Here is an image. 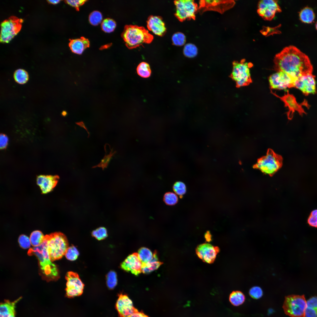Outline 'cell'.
Returning a JSON list of instances; mask_svg holds the SVG:
<instances>
[{"label":"cell","mask_w":317,"mask_h":317,"mask_svg":"<svg viewBox=\"0 0 317 317\" xmlns=\"http://www.w3.org/2000/svg\"><path fill=\"white\" fill-rule=\"evenodd\" d=\"M274 63L275 71L287 73L296 79L303 75L312 73L313 71L308 56L292 45L285 47L276 54Z\"/></svg>","instance_id":"1"},{"label":"cell","mask_w":317,"mask_h":317,"mask_svg":"<svg viewBox=\"0 0 317 317\" xmlns=\"http://www.w3.org/2000/svg\"><path fill=\"white\" fill-rule=\"evenodd\" d=\"M28 254H34L37 257L41 272L47 280H54L58 278L59 271L56 266L52 262L50 258L45 236L43 243L38 246L31 248Z\"/></svg>","instance_id":"2"},{"label":"cell","mask_w":317,"mask_h":317,"mask_svg":"<svg viewBox=\"0 0 317 317\" xmlns=\"http://www.w3.org/2000/svg\"><path fill=\"white\" fill-rule=\"evenodd\" d=\"M122 36L126 45L130 49L144 43H150L154 38L153 36L144 27L132 25L125 26Z\"/></svg>","instance_id":"3"},{"label":"cell","mask_w":317,"mask_h":317,"mask_svg":"<svg viewBox=\"0 0 317 317\" xmlns=\"http://www.w3.org/2000/svg\"><path fill=\"white\" fill-rule=\"evenodd\" d=\"M283 160L281 156L269 148L266 155L258 159L253 167L259 169L265 174L272 176L281 167Z\"/></svg>","instance_id":"4"},{"label":"cell","mask_w":317,"mask_h":317,"mask_svg":"<svg viewBox=\"0 0 317 317\" xmlns=\"http://www.w3.org/2000/svg\"><path fill=\"white\" fill-rule=\"evenodd\" d=\"M45 237L47 240L48 250L51 260L59 259L65 255L68 247L67 239L60 232H55Z\"/></svg>","instance_id":"5"},{"label":"cell","mask_w":317,"mask_h":317,"mask_svg":"<svg viewBox=\"0 0 317 317\" xmlns=\"http://www.w3.org/2000/svg\"><path fill=\"white\" fill-rule=\"evenodd\" d=\"M307 301L304 295L285 297L282 306L285 313L291 317H305Z\"/></svg>","instance_id":"6"},{"label":"cell","mask_w":317,"mask_h":317,"mask_svg":"<svg viewBox=\"0 0 317 317\" xmlns=\"http://www.w3.org/2000/svg\"><path fill=\"white\" fill-rule=\"evenodd\" d=\"M233 65L231 76L235 81L237 87L248 86L252 82L250 72V68L253 66L252 63H247L245 59H242L239 62H234Z\"/></svg>","instance_id":"7"},{"label":"cell","mask_w":317,"mask_h":317,"mask_svg":"<svg viewBox=\"0 0 317 317\" xmlns=\"http://www.w3.org/2000/svg\"><path fill=\"white\" fill-rule=\"evenodd\" d=\"M23 20L11 16L1 23L0 42L8 43L20 31Z\"/></svg>","instance_id":"8"},{"label":"cell","mask_w":317,"mask_h":317,"mask_svg":"<svg viewBox=\"0 0 317 317\" xmlns=\"http://www.w3.org/2000/svg\"><path fill=\"white\" fill-rule=\"evenodd\" d=\"M271 93L278 98H279L284 104L285 107H287L289 110L286 112L287 118L289 120H291L294 116V113L295 111L297 112L299 115L302 116L303 114H306L302 107L303 106H305L307 108H309L310 105L308 103L307 101L304 100L301 104L298 103L295 97L292 94H289V91L287 90V93L284 95L280 97L277 95L275 93L273 92L270 89Z\"/></svg>","instance_id":"9"},{"label":"cell","mask_w":317,"mask_h":317,"mask_svg":"<svg viewBox=\"0 0 317 317\" xmlns=\"http://www.w3.org/2000/svg\"><path fill=\"white\" fill-rule=\"evenodd\" d=\"M174 3L176 8L175 15L180 21L194 18L197 6L193 1L176 0Z\"/></svg>","instance_id":"10"},{"label":"cell","mask_w":317,"mask_h":317,"mask_svg":"<svg viewBox=\"0 0 317 317\" xmlns=\"http://www.w3.org/2000/svg\"><path fill=\"white\" fill-rule=\"evenodd\" d=\"M268 79L271 89L284 90L286 91L287 88L294 87L296 80L287 73L281 71L271 75Z\"/></svg>","instance_id":"11"},{"label":"cell","mask_w":317,"mask_h":317,"mask_svg":"<svg viewBox=\"0 0 317 317\" xmlns=\"http://www.w3.org/2000/svg\"><path fill=\"white\" fill-rule=\"evenodd\" d=\"M67 282L66 288V295L73 297L81 295L83 291L84 284L78 274L72 272L67 273L66 276Z\"/></svg>","instance_id":"12"},{"label":"cell","mask_w":317,"mask_h":317,"mask_svg":"<svg viewBox=\"0 0 317 317\" xmlns=\"http://www.w3.org/2000/svg\"><path fill=\"white\" fill-rule=\"evenodd\" d=\"M281 11L276 0H262L258 3L257 12L265 20H272L276 13Z\"/></svg>","instance_id":"13"},{"label":"cell","mask_w":317,"mask_h":317,"mask_svg":"<svg viewBox=\"0 0 317 317\" xmlns=\"http://www.w3.org/2000/svg\"><path fill=\"white\" fill-rule=\"evenodd\" d=\"M315 76L312 73L303 75L295 81L294 87L299 89L305 96L316 93Z\"/></svg>","instance_id":"14"},{"label":"cell","mask_w":317,"mask_h":317,"mask_svg":"<svg viewBox=\"0 0 317 317\" xmlns=\"http://www.w3.org/2000/svg\"><path fill=\"white\" fill-rule=\"evenodd\" d=\"M195 251L198 257L203 261L211 264L215 261L220 249L218 247L205 243L199 245Z\"/></svg>","instance_id":"15"},{"label":"cell","mask_w":317,"mask_h":317,"mask_svg":"<svg viewBox=\"0 0 317 317\" xmlns=\"http://www.w3.org/2000/svg\"><path fill=\"white\" fill-rule=\"evenodd\" d=\"M116 307L120 317H129L137 309L128 296L123 294L119 296Z\"/></svg>","instance_id":"16"},{"label":"cell","mask_w":317,"mask_h":317,"mask_svg":"<svg viewBox=\"0 0 317 317\" xmlns=\"http://www.w3.org/2000/svg\"><path fill=\"white\" fill-rule=\"evenodd\" d=\"M142 263L137 253L129 255L121 264V268L137 276L142 272Z\"/></svg>","instance_id":"17"},{"label":"cell","mask_w":317,"mask_h":317,"mask_svg":"<svg viewBox=\"0 0 317 317\" xmlns=\"http://www.w3.org/2000/svg\"><path fill=\"white\" fill-rule=\"evenodd\" d=\"M58 176L41 175L36 179L37 185L42 193L46 194L51 192L56 186L59 179Z\"/></svg>","instance_id":"18"},{"label":"cell","mask_w":317,"mask_h":317,"mask_svg":"<svg viewBox=\"0 0 317 317\" xmlns=\"http://www.w3.org/2000/svg\"><path fill=\"white\" fill-rule=\"evenodd\" d=\"M148 29L154 34L160 36L163 35L166 31L165 24L161 17L151 15L147 21Z\"/></svg>","instance_id":"19"},{"label":"cell","mask_w":317,"mask_h":317,"mask_svg":"<svg viewBox=\"0 0 317 317\" xmlns=\"http://www.w3.org/2000/svg\"><path fill=\"white\" fill-rule=\"evenodd\" d=\"M20 297L13 302L5 300L1 303L0 306V317H15L16 305L21 299Z\"/></svg>","instance_id":"20"},{"label":"cell","mask_w":317,"mask_h":317,"mask_svg":"<svg viewBox=\"0 0 317 317\" xmlns=\"http://www.w3.org/2000/svg\"><path fill=\"white\" fill-rule=\"evenodd\" d=\"M90 42L87 39L81 37L80 38L71 40L69 43V46L73 53L81 54L84 50L89 47Z\"/></svg>","instance_id":"21"},{"label":"cell","mask_w":317,"mask_h":317,"mask_svg":"<svg viewBox=\"0 0 317 317\" xmlns=\"http://www.w3.org/2000/svg\"><path fill=\"white\" fill-rule=\"evenodd\" d=\"M162 264L158 260L157 252L155 251L151 260L146 263H142V272L144 274L149 273L157 269Z\"/></svg>","instance_id":"22"},{"label":"cell","mask_w":317,"mask_h":317,"mask_svg":"<svg viewBox=\"0 0 317 317\" xmlns=\"http://www.w3.org/2000/svg\"><path fill=\"white\" fill-rule=\"evenodd\" d=\"M305 317H317V296H314L307 301Z\"/></svg>","instance_id":"23"},{"label":"cell","mask_w":317,"mask_h":317,"mask_svg":"<svg viewBox=\"0 0 317 317\" xmlns=\"http://www.w3.org/2000/svg\"><path fill=\"white\" fill-rule=\"evenodd\" d=\"M301 20L306 23H310L314 20L315 14L312 9L308 7H306L301 9L299 13Z\"/></svg>","instance_id":"24"},{"label":"cell","mask_w":317,"mask_h":317,"mask_svg":"<svg viewBox=\"0 0 317 317\" xmlns=\"http://www.w3.org/2000/svg\"><path fill=\"white\" fill-rule=\"evenodd\" d=\"M229 299L230 303L233 305L238 306L244 303L245 297V295L241 291H235L232 292L230 294Z\"/></svg>","instance_id":"25"},{"label":"cell","mask_w":317,"mask_h":317,"mask_svg":"<svg viewBox=\"0 0 317 317\" xmlns=\"http://www.w3.org/2000/svg\"><path fill=\"white\" fill-rule=\"evenodd\" d=\"M45 237V236L41 231L38 230L33 231L30 237L31 245L34 247L39 246L43 242Z\"/></svg>","instance_id":"26"},{"label":"cell","mask_w":317,"mask_h":317,"mask_svg":"<svg viewBox=\"0 0 317 317\" xmlns=\"http://www.w3.org/2000/svg\"><path fill=\"white\" fill-rule=\"evenodd\" d=\"M136 71L139 76L145 78L149 77L151 73L149 65L147 63L144 62L139 64L136 68Z\"/></svg>","instance_id":"27"},{"label":"cell","mask_w":317,"mask_h":317,"mask_svg":"<svg viewBox=\"0 0 317 317\" xmlns=\"http://www.w3.org/2000/svg\"><path fill=\"white\" fill-rule=\"evenodd\" d=\"M138 254L142 263H146L150 261L153 257V254L151 251L145 247H142L139 249Z\"/></svg>","instance_id":"28"},{"label":"cell","mask_w":317,"mask_h":317,"mask_svg":"<svg viewBox=\"0 0 317 317\" xmlns=\"http://www.w3.org/2000/svg\"><path fill=\"white\" fill-rule=\"evenodd\" d=\"M198 51L197 46L192 43H188L185 45L183 50L184 55L189 58L195 57L198 53Z\"/></svg>","instance_id":"29"},{"label":"cell","mask_w":317,"mask_h":317,"mask_svg":"<svg viewBox=\"0 0 317 317\" xmlns=\"http://www.w3.org/2000/svg\"><path fill=\"white\" fill-rule=\"evenodd\" d=\"M14 77L15 81L18 83L23 84L28 80V76L27 72L22 69H18L14 72Z\"/></svg>","instance_id":"30"},{"label":"cell","mask_w":317,"mask_h":317,"mask_svg":"<svg viewBox=\"0 0 317 317\" xmlns=\"http://www.w3.org/2000/svg\"><path fill=\"white\" fill-rule=\"evenodd\" d=\"M116 26V24L115 21L109 18L104 19L101 23L102 30L105 32L107 33H110L113 31Z\"/></svg>","instance_id":"31"},{"label":"cell","mask_w":317,"mask_h":317,"mask_svg":"<svg viewBox=\"0 0 317 317\" xmlns=\"http://www.w3.org/2000/svg\"><path fill=\"white\" fill-rule=\"evenodd\" d=\"M172 41L174 45L182 46L185 44L186 41V38L183 33L178 32L174 33L173 35Z\"/></svg>","instance_id":"32"},{"label":"cell","mask_w":317,"mask_h":317,"mask_svg":"<svg viewBox=\"0 0 317 317\" xmlns=\"http://www.w3.org/2000/svg\"><path fill=\"white\" fill-rule=\"evenodd\" d=\"M163 200L167 205H173L176 204L178 201L177 195L173 193L168 192L166 193L163 197Z\"/></svg>","instance_id":"33"},{"label":"cell","mask_w":317,"mask_h":317,"mask_svg":"<svg viewBox=\"0 0 317 317\" xmlns=\"http://www.w3.org/2000/svg\"><path fill=\"white\" fill-rule=\"evenodd\" d=\"M102 16L99 11H95L91 13L89 16L90 23L92 25L97 26L102 21Z\"/></svg>","instance_id":"34"},{"label":"cell","mask_w":317,"mask_h":317,"mask_svg":"<svg viewBox=\"0 0 317 317\" xmlns=\"http://www.w3.org/2000/svg\"><path fill=\"white\" fill-rule=\"evenodd\" d=\"M173 189L175 193L179 195L181 198L183 197L186 191L185 184L181 181L176 182L173 186Z\"/></svg>","instance_id":"35"},{"label":"cell","mask_w":317,"mask_h":317,"mask_svg":"<svg viewBox=\"0 0 317 317\" xmlns=\"http://www.w3.org/2000/svg\"><path fill=\"white\" fill-rule=\"evenodd\" d=\"M79 255V252L77 249L73 245L68 247L65 254L66 258L72 261L76 260Z\"/></svg>","instance_id":"36"},{"label":"cell","mask_w":317,"mask_h":317,"mask_svg":"<svg viewBox=\"0 0 317 317\" xmlns=\"http://www.w3.org/2000/svg\"><path fill=\"white\" fill-rule=\"evenodd\" d=\"M107 284L108 287L110 289H113L117 284L116 273L114 271L110 272L107 275Z\"/></svg>","instance_id":"37"},{"label":"cell","mask_w":317,"mask_h":317,"mask_svg":"<svg viewBox=\"0 0 317 317\" xmlns=\"http://www.w3.org/2000/svg\"><path fill=\"white\" fill-rule=\"evenodd\" d=\"M92 235L93 237L99 240L105 239L107 236V230L103 227H99L93 230Z\"/></svg>","instance_id":"38"},{"label":"cell","mask_w":317,"mask_h":317,"mask_svg":"<svg viewBox=\"0 0 317 317\" xmlns=\"http://www.w3.org/2000/svg\"><path fill=\"white\" fill-rule=\"evenodd\" d=\"M115 153V151L113 152V150L112 149L109 154L107 155L106 154L103 158L101 160L99 163L93 166L92 168L97 167H101L103 170L104 169V168H106L112 156Z\"/></svg>","instance_id":"39"},{"label":"cell","mask_w":317,"mask_h":317,"mask_svg":"<svg viewBox=\"0 0 317 317\" xmlns=\"http://www.w3.org/2000/svg\"><path fill=\"white\" fill-rule=\"evenodd\" d=\"M249 294L252 298L257 299H260L262 297L263 293L261 288L258 286H254L250 289Z\"/></svg>","instance_id":"40"},{"label":"cell","mask_w":317,"mask_h":317,"mask_svg":"<svg viewBox=\"0 0 317 317\" xmlns=\"http://www.w3.org/2000/svg\"><path fill=\"white\" fill-rule=\"evenodd\" d=\"M18 242L21 247L24 249L29 248L31 245L30 238L24 235H21L19 237Z\"/></svg>","instance_id":"41"},{"label":"cell","mask_w":317,"mask_h":317,"mask_svg":"<svg viewBox=\"0 0 317 317\" xmlns=\"http://www.w3.org/2000/svg\"><path fill=\"white\" fill-rule=\"evenodd\" d=\"M307 223L310 226L317 228V209L311 212L307 219Z\"/></svg>","instance_id":"42"},{"label":"cell","mask_w":317,"mask_h":317,"mask_svg":"<svg viewBox=\"0 0 317 317\" xmlns=\"http://www.w3.org/2000/svg\"><path fill=\"white\" fill-rule=\"evenodd\" d=\"M85 0H66L65 1L66 3L71 6L77 9H79V8L83 4Z\"/></svg>","instance_id":"43"},{"label":"cell","mask_w":317,"mask_h":317,"mask_svg":"<svg viewBox=\"0 0 317 317\" xmlns=\"http://www.w3.org/2000/svg\"><path fill=\"white\" fill-rule=\"evenodd\" d=\"M0 148L1 149L5 148L7 145L8 139L7 136L4 134H1L0 136Z\"/></svg>","instance_id":"44"},{"label":"cell","mask_w":317,"mask_h":317,"mask_svg":"<svg viewBox=\"0 0 317 317\" xmlns=\"http://www.w3.org/2000/svg\"><path fill=\"white\" fill-rule=\"evenodd\" d=\"M129 317H149L141 311L136 309L134 313Z\"/></svg>","instance_id":"45"},{"label":"cell","mask_w":317,"mask_h":317,"mask_svg":"<svg viewBox=\"0 0 317 317\" xmlns=\"http://www.w3.org/2000/svg\"><path fill=\"white\" fill-rule=\"evenodd\" d=\"M205 238L207 242L211 240V235L209 231H207L205 235Z\"/></svg>","instance_id":"46"},{"label":"cell","mask_w":317,"mask_h":317,"mask_svg":"<svg viewBox=\"0 0 317 317\" xmlns=\"http://www.w3.org/2000/svg\"><path fill=\"white\" fill-rule=\"evenodd\" d=\"M76 124H77V125H78L79 126H80V127H82L84 129H85L86 130V131H87V132L88 133V137H89V133L88 131L87 130V128H86V127L85 126V125L84 124V123L83 122H82V121H81V122H76Z\"/></svg>","instance_id":"47"},{"label":"cell","mask_w":317,"mask_h":317,"mask_svg":"<svg viewBox=\"0 0 317 317\" xmlns=\"http://www.w3.org/2000/svg\"><path fill=\"white\" fill-rule=\"evenodd\" d=\"M60 1V0H48V2L51 4H55L59 3Z\"/></svg>","instance_id":"48"},{"label":"cell","mask_w":317,"mask_h":317,"mask_svg":"<svg viewBox=\"0 0 317 317\" xmlns=\"http://www.w3.org/2000/svg\"><path fill=\"white\" fill-rule=\"evenodd\" d=\"M316 28L317 30V22H316Z\"/></svg>","instance_id":"49"}]
</instances>
